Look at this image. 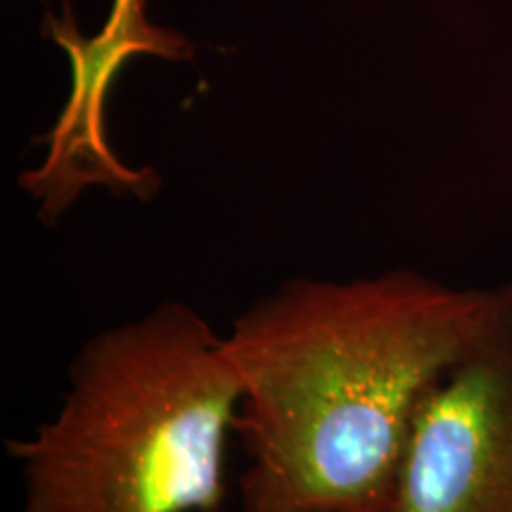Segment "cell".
<instances>
[{"instance_id":"obj_1","label":"cell","mask_w":512,"mask_h":512,"mask_svg":"<svg viewBox=\"0 0 512 512\" xmlns=\"http://www.w3.org/2000/svg\"><path fill=\"white\" fill-rule=\"evenodd\" d=\"M503 285L413 268L290 278L223 332L242 384V510L389 512L415 415L479 342Z\"/></svg>"},{"instance_id":"obj_2","label":"cell","mask_w":512,"mask_h":512,"mask_svg":"<svg viewBox=\"0 0 512 512\" xmlns=\"http://www.w3.org/2000/svg\"><path fill=\"white\" fill-rule=\"evenodd\" d=\"M242 384L195 306L162 302L95 332L53 418L10 439L22 512H219Z\"/></svg>"},{"instance_id":"obj_3","label":"cell","mask_w":512,"mask_h":512,"mask_svg":"<svg viewBox=\"0 0 512 512\" xmlns=\"http://www.w3.org/2000/svg\"><path fill=\"white\" fill-rule=\"evenodd\" d=\"M415 415L389 512H512V278Z\"/></svg>"},{"instance_id":"obj_4","label":"cell","mask_w":512,"mask_h":512,"mask_svg":"<svg viewBox=\"0 0 512 512\" xmlns=\"http://www.w3.org/2000/svg\"><path fill=\"white\" fill-rule=\"evenodd\" d=\"M126 3L128 0H117L114 3V19H121V15H126Z\"/></svg>"},{"instance_id":"obj_5","label":"cell","mask_w":512,"mask_h":512,"mask_svg":"<svg viewBox=\"0 0 512 512\" xmlns=\"http://www.w3.org/2000/svg\"><path fill=\"white\" fill-rule=\"evenodd\" d=\"M242 512H249V510H242Z\"/></svg>"}]
</instances>
